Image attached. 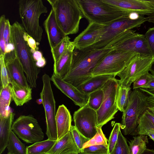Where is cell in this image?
Listing matches in <instances>:
<instances>
[{
	"mask_svg": "<svg viewBox=\"0 0 154 154\" xmlns=\"http://www.w3.org/2000/svg\"><path fill=\"white\" fill-rule=\"evenodd\" d=\"M10 85L12 99L17 106H22L32 99L31 87H22L12 81Z\"/></svg>",
	"mask_w": 154,
	"mask_h": 154,
	"instance_id": "cb8c5ba5",
	"label": "cell"
},
{
	"mask_svg": "<svg viewBox=\"0 0 154 154\" xmlns=\"http://www.w3.org/2000/svg\"><path fill=\"white\" fill-rule=\"evenodd\" d=\"M149 130L154 132V115L148 109L140 116L135 131Z\"/></svg>",
	"mask_w": 154,
	"mask_h": 154,
	"instance_id": "1f68e13d",
	"label": "cell"
},
{
	"mask_svg": "<svg viewBox=\"0 0 154 154\" xmlns=\"http://www.w3.org/2000/svg\"><path fill=\"white\" fill-rule=\"evenodd\" d=\"M73 119L76 129L87 138L90 139L97 133V112L89 106L88 101L75 112Z\"/></svg>",
	"mask_w": 154,
	"mask_h": 154,
	"instance_id": "5bb4252c",
	"label": "cell"
},
{
	"mask_svg": "<svg viewBox=\"0 0 154 154\" xmlns=\"http://www.w3.org/2000/svg\"><path fill=\"white\" fill-rule=\"evenodd\" d=\"M46 60L44 57L40 60L35 62L36 66L39 68L43 67L46 65Z\"/></svg>",
	"mask_w": 154,
	"mask_h": 154,
	"instance_id": "c3c4849f",
	"label": "cell"
},
{
	"mask_svg": "<svg viewBox=\"0 0 154 154\" xmlns=\"http://www.w3.org/2000/svg\"><path fill=\"white\" fill-rule=\"evenodd\" d=\"M104 25L89 23L86 28L74 39L75 48L81 49L91 46L97 41Z\"/></svg>",
	"mask_w": 154,
	"mask_h": 154,
	"instance_id": "ac0fdd59",
	"label": "cell"
},
{
	"mask_svg": "<svg viewBox=\"0 0 154 154\" xmlns=\"http://www.w3.org/2000/svg\"><path fill=\"white\" fill-rule=\"evenodd\" d=\"M23 37L30 48L32 54L35 51L38 50L39 48L38 46L39 44V43H37L39 42H37L32 37L29 35L26 31L24 33Z\"/></svg>",
	"mask_w": 154,
	"mask_h": 154,
	"instance_id": "ee69618b",
	"label": "cell"
},
{
	"mask_svg": "<svg viewBox=\"0 0 154 154\" xmlns=\"http://www.w3.org/2000/svg\"><path fill=\"white\" fill-rule=\"evenodd\" d=\"M60 28L66 36L77 33L83 17L77 0H47Z\"/></svg>",
	"mask_w": 154,
	"mask_h": 154,
	"instance_id": "277c9868",
	"label": "cell"
},
{
	"mask_svg": "<svg viewBox=\"0 0 154 154\" xmlns=\"http://www.w3.org/2000/svg\"><path fill=\"white\" fill-rule=\"evenodd\" d=\"M131 87H128L120 85L118 89L116 103L119 110L123 112L128 102L130 94L131 92Z\"/></svg>",
	"mask_w": 154,
	"mask_h": 154,
	"instance_id": "d6a6232c",
	"label": "cell"
},
{
	"mask_svg": "<svg viewBox=\"0 0 154 154\" xmlns=\"http://www.w3.org/2000/svg\"><path fill=\"white\" fill-rule=\"evenodd\" d=\"M77 154H88L85 153H84L83 152H80L79 153H78Z\"/></svg>",
	"mask_w": 154,
	"mask_h": 154,
	"instance_id": "db71d44e",
	"label": "cell"
},
{
	"mask_svg": "<svg viewBox=\"0 0 154 154\" xmlns=\"http://www.w3.org/2000/svg\"><path fill=\"white\" fill-rule=\"evenodd\" d=\"M148 21L154 24V14H153L147 17Z\"/></svg>",
	"mask_w": 154,
	"mask_h": 154,
	"instance_id": "f907efd6",
	"label": "cell"
},
{
	"mask_svg": "<svg viewBox=\"0 0 154 154\" xmlns=\"http://www.w3.org/2000/svg\"><path fill=\"white\" fill-rule=\"evenodd\" d=\"M111 154H130L126 139L119 131L118 140Z\"/></svg>",
	"mask_w": 154,
	"mask_h": 154,
	"instance_id": "d590c367",
	"label": "cell"
},
{
	"mask_svg": "<svg viewBox=\"0 0 154 154\" xmlns=\"http://www.w3.org/2000/svg\"><path fill=\"white\" fill-rule=\"evenodd\" d=\"M119 86V80L114 77L109 79L102 88L103 92V101L100 107L96 111L97 127L102 128L113 119L119 110L116 97Z\"/></svg>",
	"mask_w": 154,
	"mask_h": 154,
	"instance_id": "9c48e42d",
	"label": "cell"
},
{
	"mask_svg": "<svg viewBox=\"0 0 154 154\" xmlns=\"http://www.w3.org/2000/svg\"><path fill=\"white\" fill-rule=\"evenodd\" d=\"M70 131L71 133L74 140L80 152H82L84 144L90 139L87 138L81 134L75 126H71Z\"/></svg>",
	"mask_w": 154,
	"mask_h": 154,
	"instance_id": "8d00e7d4",
	"label": "cell"
},
{
	"mask_svg": "<svg viewBox=\"0 0 154 154\" xmlns=\"http://www.w3.org/2000/svg\"><path fill=\"white\" fill-rule=\"evenodd\" d=\"M43 87L40 96L42 101L46 122V134L48 139L58 140L55 121L56 102L51 87V78L45 73L42 76Z\"/></svg>",
	"mask_w": 154,
	"mask_h": 154,
	"instance_id": "8fae6325",
	"label": "cell"
},
{
	"mask_svg": "<svg viewBox=\"0 0 154 154\" xmlns=\"http://www.w3.org/2000/svg\"><path fill=\"white\" fill-rule=\"evenodd\" d=\"M144 36L152 56L154 58V27L149 28Z\"/></svg>",
	"mask_w": 154,
	"mask_h": 154,
	"instance_id": "b9f144b4",
	"label": "cell"
},
{
	"mask_svg": "<svg viewBox=\"0 0 154 154\" xmlns=\"http://www.w3.org/2000/svg\"><path fill=\"white\" fill-rule=\"evenodd\" d=\"M18 4L22 26L26 32L39 43L43 32L39 18L42 14L48 12L47 7L42 0H20Z\"/></svg>",
	"mask_w": 154,
	"mask_h": 154,
	"instance_id": "5b68a950",
	"label": "cell"
},
{
	"mask_svg": "<svg viewBox=\"0 0 154 154\" xmlns=\"http://www.w3.org/2000/svg\"><path fill=\"white\" fill-rule=\"evenodd\" d=\"M7 154H10V153H8Z\"/></svg>",
	"mask_w": 154,
	"mask_h": 154,
	"instance_id": "11a10c76",
	"label": "cell"
},
{
	"mask_svg": "<svg viewBox=\"0 0 154 154\" xmlns=\"http://www.w3.org/2000/svg\"><path fill=\"white\" fill-rule=\"evenodd\" d=\"M113 74H105L93 76L76 88L82 93L88 95L91 93L102 88L110 79L115 77Z\"/></svg>",
	"mask_w": 154,
	"mask_h": 154,
	"instance_id": "603a6c76",
	"label": "cell"
},
{
	"mask_svg": "<svg viewBox=\"0 0 154 154\" xmlns=\"http://www.w3.org/2000/svg\"><path fill=\"white\" fill-rule=\"evenodd\" d=\"M15 115L12 112L7 117H0V154L7 148Z\"/></svg>",
	"mask_w": 154,
	"mask_h": 154,
	"instance_id": "d4e9b609",
	"label": "cell"
},
{
	"mask_svg": "<svg viewBox=\"0 0 154 154\" xmlns=\"http://www.w3.org/2000/svg\"><path fill=\"white\" fill-rule=\"evenodd\" d=\"M36 102L39 105L42 103V100L41 98L37 99L36 100Z\"/></svg>",
	"mask_w": 154,
	"mask_h": 154,
	"instance_id": "f5cc1de1",
	"label": "cell"
},
{
	"mask_svg": "<svg viewBox=\"0 0 154 154\" xmlns=\"http://www.w3.org/2000/svg\"><path fill=\"white\" fill-rule=\"evenodd\" d=\"M147 17L135 13L104 26L97 42L90 47L97 49H106L116 38L125 31L140 27L147 21Z\"/></svg>",
	"mask_w": 154,
	"mask_h": 154,
	"instance_id": "8992f818",
	"label": "cell"
},
{
	"mask_svg": "<svg viewBox=\"0 0 154 154\" xmlns=\"http://www.w3.org/2000/svg\"><path fill=\"white\" fill-rule=\"evenodd\" d=\"M121 129V124L116 123L112 130L108 141L109 154H111L118 140L119 134Z\"/></svg>",
	"mask_w": 154,
	"mask_h": 154,
	"instance_id": "74e56055",
	"label": "cell"
},
{
	"mask_svg": "<svg viewBox=\"0 0 154 154\" xmlns=\"http://www.w3.org/2000/svg\"><path fill=\"white\" fill-rule=\"evenodd\" d=\"M43 25L51 49L57 45L66 36L59 26L54 12L52 9L44 21Z\"/></svg>",
	"mask_w": 154,
	"mask_h": 154,
	"instance_id": "d6986e66",
	"label": "cell"
},
{
	"mask_svg": "<svg viewBox=\"0 0 154 154\" xmlns=\"http://www.w3.org/2000/svg\"><path fill=\"white\" fill-rule=\"evenodd\" d=\"M125 11L144 16L154 13V0H102Z\"/></svg>",
	"mask_w": 154,
	"mask_h": 154,
	"instance_id": "2e32d148",
	"label": "cell"
},
{
	"mask_svg": "<svg viewBox=\"0 0 154 154\" xmlns=\"http://www.w3.org/2000/svg\"><path fill=\"white\" fill-rule=\"evenodd\" d=\"M136 54L112 49L94 68L91 72V77L105 74L116 76L127 66Z\"/></svg>",
	"mask_w": 154,
	"mask_h": 154,
	"instance_id": "30bf717a",
	"label": "cell"
},
{
	"mask_svg": "<svg viewBox=\"0 0 154 154\" xmlns=\"http://www.w3.org/2000/svg\"><path fill=\"white\" fill-rule=\"evenodd\" d=\"M77 0L84 17L89 23L108 25L131 13L102 0Z\"/></svg>",
	"mask_w": 154,
	"mask_h": 154,
	"instance_id": "3957f363",
	"label": "cell"
},
{
	"mask_svg": "<svg viewBox=\"0 0 154 154\" xmlns=\"http://www.w3.org/2000/svg\"><path fill=\"white\" fill-rule=\"evenodd\" d=\"M112 49H97L90 47L73 51L70 70L63 80L77 87L91 78L93 70Z\"/></svg>",
	"mask_w": 154,
	"mask_h": 154,
	"instance_id": "6da1fadb",
	"label": "cell"
},
{
	"mask_svg": "<svg viewBox=\"0 0 154 154\" xmlns=\"http://www.w3.org/2000/svg\"><path fill=\"white\" fill-rule=\"evenodd\" d=\"M97 131L96 134L84 144L83 149L90 146L97 145H103L108 146L107 139L103 132L102 128L97 127Z\"/></svg>",
	"mask_w": 154,
	"mask_h": 154,
	"instance_id": "e575fe53",
	"label": "cell"
},
{
	"mask_svg": "<svg viewBox=\"0 0 154 154\" xmlns=\"http://www.w3.org/2000/svg\"><path fill=\"white\" fill-rule=\"evenodd\" d=\"M57 140L48 139L27 147V154H44L48 152Z\"/></svg>",
	"mask_w": 154,
	"mask_h": 154,
	"instance_id": "f546056e",
	"label": "cell"
},
{
	"mask_svg": "<svg viewBox=\"0 0 154 154\" xmlns=\"http://www.w3.org/2000/svg\"><path fill=\"white\" fill-rule=\"evenodd\" d=\"M7 148L11 154H27V147L11 130Z\"/></svg>",
	"mask_w": 154,
	"mask_h": 154,
	"instance_id": "f1b7e54d",
	"label": "cell"
},
{
	"mask_svg": "<svg viewBox=\"0 0 154 154\" xmlns=\"http://www.w3.org/2000/svg\"><path fill=\"white\" fill-rule=\"evenodd\" d=\"M139 89L147 95L148 104L147 109L154 115V92L141 88Z\"/></svg>",
	"mask_w": 154,
	"mask_h": 154,
	"instance_id": "7bdbcfd3",
	"label": "cell"
},
{
	"mask_svg": "<svg viewBox=\"0 0 154 154\" xmlns=\"http://www.w3.org/2000/svg\"><path fill=\"white\" fill-rule=\"evenodd\" d=\"M141 154H154V150L146 148Z\"/></svg>",
	"mask_w": 154,
	"mask_h": 154,
	"instance_id": "681fc988",
	"label": "cell"
},
{
	"mask_svg": "<svg viewBox=\"0 0 154 154\" xmlns=\"http://www.w3.org/2000/svg\"><path fill=\"white\" fill-rule=\"evenodd\" d=\"M140 88L146 89L151 91L154 92V75H152L151 79L148 83Z\"/></svg>",
	"mask_w": 154,
	"mask_h": 154,
	"instance_id": "bcb514c9",
	"label": "cell"
},
{
	"mask_svg": "<svg viewBox=\"0 0 154 154\" xmlns=\"http://www.w3.org/2000/svg\"><path fill=\"white\" fill-rule=\"evenodd\" d=\"M46 154V153H45V154Z\"/></svg>",
	"mask_w": 154,
	"mask_h": 154,
	"instance_id": "9f6ffc18",
	"label": "cell"
},
{
	"mask_svg": "<svg viewBox=\"0 0 154 154\" xmlns=\"http://www.w3.org/2000/svg\"><path fill=\"white\" fill-rule=\"evenodd\" d=\"M0 54L3 55L5 63L17 58L11 35V25L4 14L0 18Z\"/></svg>",
	"mask_w": 154,
	"mask_h": 154,
	"instance_id": "9a60e30c",
	"label": "cell"
},
{
	"mask_svg": "<svg viewBox=\"0 0 154 154\" xmlns=\"http://www.w3.org/2000/svg\"><path fill=\"white\" fill-rule=\"evenodd\" d=\"M80 152L69 131L57 140L47 154H77Z\"/></svg>",
	"mask_w": 154,
	"mask_h": 154,
	"instance_id": "ffe728a7",
	"label": "cell"
},
{
	"mask_svg": "<svg viewBox=\"0 0 154 154\" xmlns=\"http://www.w3.org/2000/svg\"><path fill=\"white\" fill-rule=\"evenodd\" d=\"M142 135H147L154 141V132L149 130H140L138 131H135L132 133V134L134 135L135 134Z\"/></svg>",
	"mask_w": 154,
	"mask_h": 154,
	"instance_id": "f6af8a7d",
	"label": "cell"
},
{
	"mask_svg": "<svg viewBox=\"0 0 154 154\" xmlns=\"http://www.w3.org/2000/svg\"><path fill=\"white\" fill-rule=\"evenodd\" d=\"M11 130L27 143L33 144L42 141L44 137L37 120L31 115L20 116L14 122Z\"/></svg>",
	"mask_w": 154,
	"mask_h": 154,
	"instance_id": "7c38bea8",
	"label": "cell"
},
{
	"mask_svg": "<svg viewBox=\"0 0 154 154\" xmlns=\"http://www.w3.org/2000/svg\"><path fill=\"white\" fill-rule=\"evenodd\" d=\"M10 81H14L23 87H30L24 74L23 67L17 57L5 63Z\"/></svg>",
	"mask_w": 154,
	"mask_h": 154,
	"instance_id": "7402d4cb",
	"label": "cell"
},
{
	"mask_svg": "<svg viewBox=\"0 0 154 154\" xmlns=\"http://www.w3.org/2000/svg\"><path fill=\"white\" fill-rule=\"evenodd\" d=\"M65 51L54 64L53 73L63 79L69 72L71 67L73 51Z\"/></svg>",
	"mask_w": 154,
	"mask_h": 154,
	"instance_id": "484cf974",
	"label": "cell"
},
{
	"mask_svg": "<svg viewBox=\"0 0 154 154\" xmlns=\"http://www.w3.org/2000/svg\"><path fill=\"white\" fill-rule=\"evenodd\" d=\"M154 58L136 54L127 66L117 76L120 78V85L128 87L136 79L149 72Z\"/></svg>",
	"mask_w": 154,
	"mask_h": 154,
	"instance_id": "4fadbf2b",
	"label": "cell"
},
{
	"mask_svg": "<svg viewBox=\"0 0 154 154\" xmlns=\"http://www.w3.org/2000/svg\"><path fill=\"white\" fill-rule=\"evenodd\" d=\"M25 31L22 25L17 21L11 25V35L17 57L23 67L29 86L31 88H35L40 70L36 65L30 48L24 38Z\"/></svg>",
	"mask_w": 154,
	"mask_h": 154,
	"instance_id": "7a4b0ae2",
	"label": "cell"
},
{
	"mask_svg": "<svg viewBox=\"0 0 154 154\" xmlns=\"http://www.w3.org/2000/svg\"><path fill=\"white\" fill-rule=\"evenodd\" d=\"M0 64L1 87L5 88L10 84V81L5 62L4 57L2 54H0Z\"/></svg>",
	"mask_w": 154,
	"mask_h": 154,
	"instance_id": "f35d334b",
	"label": "cell"
},
{
	"mask_svg": "<svg viewBox=\"0 0 154 154\" xmlns=\"http://www.w3.org/2000/svg\"><path fill=\"white\" fill-rule=\"evenodd\" d=\"M68 36H66L55 46L51 49L54 63H56L62 54L69 50H74L75 48L73 41H71Z\"/></svg>",
	"mask_w": 154,
	"mask_h": 154,
	"instance_id": "83f0119b",
	"label": "cell"
},
{
	"mask_svg": "<svg viewBox=\"0 0 154 154\" xmlns=\"http://www.w3.org/2000/svg\"><path fill=\"white\" fill-rule=\"evenodd\" d=\"M32 54L35 62L40 60L43 57L42 53L38 50L35 51Z\"/></svg>",
	"mask_w": 154,
	"mask_h": 154,
	"instance_id": "7dc6e473",
	"label": "cell"
},
{
	"mask_svg": "<svg viewBox=\"0 0 154 154\" xmlns=\"http://www.w3.org/2000/svg\"><path fill=\"white\" fill-rule=\"evenodd\" d=\"M152 75L148 72L136 79L133 83V90L139 89L146 85L151 79Z\"/></svg>",
	"mask_w": 154,
	"mask_h": 154,
	"instance_id": "60d3db41",
	"label": "cell"
},
{
	"mask_svg": "<svg viewBox=\"0 0 154 154\" xmlns=\"http://www.w3.org/2000/svg\"><path fill=\"white\" fill-rule=\"evenodd\" d=\"M149 71L152 75H154V59L152 64Z\"/></svg>",
	"mask_w": 154,
	"mask_h": 154,
	"instance_id": "816d5d0a",
	"label": "cell"
},
{
	"mask_svg": "<svg viewBox=\"0 0 154 154\" xmlns=\"http://www.w3.org/2000/svg\"><path fill=\"white\" fill-rule=\"evenodd\" d=\"M55 121L58 140H59L70 131L72 125L70 112L63 104L59 106L56 112Z\"/></svg>",
	"mask_w": 154,
	"mask_h": 154,
	"instance_id": "44dd1931",
	"label": "cell"
},
{
	"mask_svg": "<svg viewBox=\"0 0 154 154\" xmlns=\"http://www.w3.org/2000/svg\"><path fill=\"white\" fill-rule=\"evenodd\" d=\"M82 152L88 154H109L108 146L103 145L92 146L85 148Z\"/></svg>",
	"mask_w": 154,
	"mask_h": 154,
	"instance_id": "ab89813d",
	"label": "cell"
},
{
	"mask_svg": "<svg viewBox=\"0 0 154 154\" xmlns=\"http://www.w3.org/2000/svg\"><path fill=\"white\" fill-rule=\"evenodd\" d=\"M12 99L10 85L5 88L1 87L0 93V117H7L12 112L10 107Z\"/></svg>",
	"mask_w": 154,
	"mask_h": 154,
	"instance_id": "4316f807",
	"label": "cell"
},
{
	"mask_svg": "<svg viewBox=\"0 0 154 154\" xmlns=\"http://www.w3.org/2000/svg\"><path fill=\"white\" fill-rule=\"evenodd\" d=\"M148 142L147 137L139 135L134 137L129 141L130 154H141L146 148V143Z\"/></svg>",
	"mask_w": 154,
	"mask_h": 154,
	"instance_id": "4dcf8cb0",
	"label": "cell"
},
{
	"mask_svg": "<svg viewBox=\"0 0 154 154\" xmlns=\"http://www.w3.org/2000/svg\"><path fill=\"white\" fill-rule=\"evenodd\" d=\"M88 105L96 111L100 107L103 99V92L102 88L94 91L89 95Z\"/></svg>",
	"mask_w": 154,
	"mask_h": 154,
	"instance_id": "836d02e7",
	"label": "cell"
},
{
	"mask_svg": "<svg viewBox=\"0 0 154 154\" xmlns=\"http://www.w3.org/2000/svg\"><path fill=\"white\" fill-rule=\"evenodd\" d=\"M51 79L56 87L72 100L75 105L80 108L88 102L89 95L82 93L76 87L64 81L61 77L53 73Z\"/></svg>",
	"mask_w": 154,
	"mask_h": 154,
	"instance_id": "e0dca14e",
	"label": "cell"
},
{
	"mask_svg": "<svg viewBox=\"0 0 154 154\" xmlns=\"http://www.w3.org/2000/svg\"><path fill=\"white\" fill-rule=\"evenodd\" d=\"M106 48L152 57L144 35L136 32L132 30H126L120 34L108 45Z\"/></svg>",
	"mask_w": 154,
	"mask_h": 154,
	"instance_id": "ba28073f",
	"label": "cell"
},
{
	"mask_svg": "<svg viewBox=\"0 0 154 154\" xmlns=\"http://www.w3.org/2000/svg\"><path fill=\"white\" fill-rule=\"evenodd\" d=\"M148 97L139 89L133 90L123 112L121 128L125 135L132 134L136 130L140 116L148 107Z\"/></svg>",
	"mask_w": 154,
	"mask_h": 154,
	"instance_id": "52a82bcc",
	"label": "cell"
}]
</instances>
